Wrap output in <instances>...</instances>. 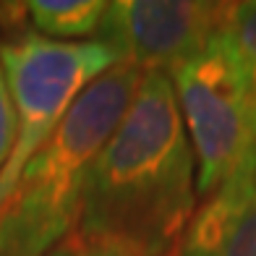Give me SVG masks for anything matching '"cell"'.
<instances>
[{"label": "cell", "instance_id": "6da1fadb", "mask_svg": "<svg viewBox=\"0 0 256 256\" xmlns=\"http://www.w3.org/2000/svg\"><path fill=\"white\" fill-rule=\"evenodd\" d=\"M196 202V157L172 81L162 71H146L89 176L76 246L172 256Z\"/></svg>", "mask_w": 256, "mask_h": 256}, {"label": "cell", "instance_id": "7a4b0ae2", "mask_svg": "<svg viewBox=\"0 0 256 256\" xmlns=\"http://www.w3.org/2000/svg\"><path fill=\"white\" fill-rule=\"evenodd\" d=\"M144 71L118 63L81 92L0 206V256H44L78 228L89 176Z\"/></svg>", "mask_w": 256, "mask_h": 256}, {"label": "cell", "instance_id": "3957f363", "mask_svg": "<svg viewBox=\"0 0 256 256\" xmlns=\"http://www.w3.org/2000/svg\"><path fill=\"white\" fill-rule=\"evenodd\" d=\"M0 63L16 115L14 149L0 172L3 206L24 165L60 126L78 94L120 58L100 40L55 42L29 32L0 44Z\"/></svg>", "mask_w": 256, "mask_h": 256}, {"label": "cell", "instance_id": "277c9868", "mask_svg": "<svg viewBox=\"0 0 256 256\" xmlns=\"http://www.w3.org/2000/svg\"><path fill=\"white\" fill-rule=\"evenodd\" d=\"M196 157L199 196L212 194L256 146V118L222 34L168 74Z\"/></svg>", "mask_w": 256, "mask_h": 256}, {"label": "cell", "instance_id": "5b68a950", "mask_svg": "<svg viewBox=\"0 0 256 256\" xmlns=\"http://www.w3.org/2000/svg\"><path fill=\"white\" fill-rule=\"evenodd\" d=\"M228 3L199 0H115L97 40L138 71L170 74L199 55L222 29Z\"/></svg>", "mask_w": 256, "mask_h": 256}, {"label": "cell", "instance_id": "8992f818", "mask_svg": "<svg viewBox=\"0 0 256 256\" xmlns=\"http://www.w3.org/2000/svg\"><path fill=\"white\" fill-rule=\"evenodd\" d=\"M180 256H256V146L206 194L183 236Z\"/></svg>", "mask_w": 256, "mask_h": 256}, {"label": "cell", "instance_id": "52a82bcc", "mask_svg": "<svg viewBox=\"0 0 256 256\" xmlns=\"http://www.w3.org/2000/svg\"><path fill=\"white\" fill-rule=\"evenodd\" d=\"M21 8L34 34L40 37L55 42H86V37H97L108 3L102 0H32Z\"/></svg>", "mask_w": 256, "mask_h": 256}, {"label": "cell", "instance_id": "ba28073f", "mask_svg": "<svg viewBox=\"0 0 256 256\" xmlns=\"http://www.w3.org/2000/svg\"><path fill=\"white\" fill-rule=\"evenodd\" d=\"M220 34H222L232 60H236L256 118V0L228 3Z\"/></svg>", "mask_w": 256, "mask_h": 256}, {"label": "cell", "instance_id": "9c48e42d", "mask_svg": "<svg viewBox=\"0 0 256 256\" xmlns=\"http://www.w3.org/2000/svg\"><path fill=\"white\" fill-rule=\"evenodd\" d=\"M14 138H16V115H14V102H10L6 71H3V63H0V172H3L6 162L10 157Z\"/></svg>", "mask_w": 256, "mask_h": 256}, {"label": "cell", "instance_id": "30bf717a", "mask_svg": "<svg viewBox=\"0 0 256 256\" xmlns=\"http://www.w3.org/2000/svg\"><path fill=\"white\" fill-rule=\"evenodd\" d=\"M44 256H78V246H76V243H71V240H66V243H60L58 248L48 251Z\"/></svg>", "mask_w": 256, "mask_h": 256}, {"label": "cell", "instance_id": "8fae6325", "mask_svg": "<svg viewBox=\"0 0 256 256\" xmlns=\"http://www.w3.org/2000/svg\"><path fill=\"white\" fill-rule=\"evenodd\" d=\"M78 256H120V254L102 251V248H78Z\"/></svg>", "mask_w": 256, "mask_h": 256}]
</instances>
